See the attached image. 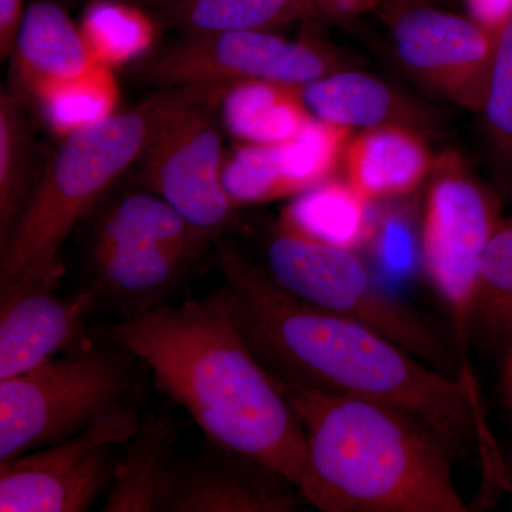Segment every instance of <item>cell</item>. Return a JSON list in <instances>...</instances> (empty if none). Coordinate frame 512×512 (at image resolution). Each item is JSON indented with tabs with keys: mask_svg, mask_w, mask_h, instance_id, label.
I'll use <instances>...</instances> for the list:
<instances>
[{
	"mask_svg": "<svg viewBox=\"0 0 512 512\" xmlns=\"http://www.w3.org/2000/svg\"><path fill=\"white\" fill-rule=\"evenodd\" d=\"M217 261L235 325L276 379L397 407L454 451L471 439L484 443L466 375L454 379L375 329L295 298L232 245H221Z\"/></svg>",
	"mask_w": 512,
	"mask_h": 512,
	"instance_id": "6da1fadb",
	"label": "cell"
},
{
	"mask_svg": "<svg viewBox=\"0 0 512 512\" xmlns=\"http://www.w3.org/2000/svg\"><path fill=\"white\" fill-rule=\"evenodd\" d=\"M143 360L158 389L217 446L244 454L291 483L305 500L308 444L298 416L242 338L224 289L157 305L101 329Z\"/></svg>",
	"mask_w": 512,
	"mask_h": 512,
	"instance_id": "7a4b0ae2",
	"label": "cell"
},
{
	"mask_svg": "<svg viewBox=\"0 0 512 512\" xmlns=\"http://www.w3.org/2000/svg\"><path fill=\"white\" fill-rule=\"evenodd\" d=\"M274 380L305 431L308 503L326 512L468 511L451 473L454 450L423 421L375 400Z\"/></svg>",
	"mask_w": 512,
	"mask_h": 512,
	"instance_id": "3957f363",
	"label": "cell"
},
{
	"mask_svg": "<svg viewBox=\"0 0 512 512\" xmlns=\"http://www.w3.org/2000/svg\"><path fill=\"white\" fill-rule=\"evenodd\" d=\"M173 94L174 89H167L136 109L111 113L63 136L36 178L19 220L0 239V298L55 289L63 242L140 161Z\"/></svg>",
	"mask_w": 512,
	"mask_h": 512,
	"instance_id": "277c9868",
	"label": "cell"
},
{
	"mask_svg": "<svg viewBox=\"0 0 512 512\" xmlns=\"http://www.w3.org/2000/svg\"><path fill=\"white\" fill-rule=\"evenodd\" d=\"M269 276L295 298L375 329L434 369L450 373V346L426 318L386 288L355 249L276 229L266 247Z\"/></svg>",
	"mask_w": 512,
	"mask_h": 512,
	"instance_id": "5b68a950",
	"label": "cell"
},
{
	"mask_svg": "<svg viewBox=\"0 0 512 512\" xmlns=\"http://www.w3.org/2000/svg\"><path fill=\"white\" fill-rule=\"evenodd\" d=\"M128 355L116 343L82 342L62 359L0 379V461L70 439L123 404Z\"/></svg>",
	"mask_w": 512,
	"mask_h": 512,
	"instance_id": "8992f818",
	"label": "cell"
},
{
	"mask_svg": "<svg viewBox=\"0 0 512 512\" xmlns=\"http://www.w3.org/2000/svg\"><path fill=\"white\" fill-rule=\"evenodd\" d=\"M500 224L498 195L464 157L453 150L436 156L424 198L421 265L453 316L460 342L470 329L485 251Z\"/></svg>",
	"mask_w": 512,
	"mask_h": 512,
	"instance_id": "52a82bcc",
	"label": "cell"
},
{
	"mask_svg": "<svg viewBox=\"0 0 512 512\" xmlns=\"http://www.w3.org/2000/svg\"><path fill=\"white\" fill-rule=\"evenodd\" d=\"M222 92L174 89L140 158L148 190L212 237L231 224L238 208L224 185V127L211 113Z\"/></svg>",
	"mask_w": 512,
	"mask_h": 512,
	"instance_id": "ba28073f",
	"label": "cell"
},
{
	"mask_svg": "<svg viewBox=\"0 0 512 512\" xmlns=\"http://www.w3.org/2000/svg\"><path fill=\"white\" fill-rule=\"evenodd\" d=\"M342 69V57L311 37L288 42L274 32H224L185 37L144 60L137 74L165 90H224L251 80L302 87Z\"/></svg>",
	"mask_w": 512,
	"mask_h": 512,
	"instance_id": "9c48e42d",
	"label": "cell"
},
{
	"mask_svg": "<svg viewBox=\"0 0 512 512\" xmlns=\"http://www.w3.org/2000/svg\"><path fill=\"white\" fill-rule=\"evenodd\" d=\"M140 416L119 404L70 439L0 461V511L82 512L113 483V448L136 434Z\"/></svg>",
	"mask_w": 512,
	"mask_h": 512,
	"instance_id": "30bf717a",
	"label": "cell"
},
{
	"mask_svg": "<svg viewBox=\"0 0 512 512\" xmlns=\"http://www.w3.org/2000/svg\"><path fill=\"white\" fill-rule=\"evenodd\" d=\"M382 8L404 72L429 92L478 116L487 100L498 36L470 16L426 0H384Z\"/></svg>",
	"mask_w": 512,
	"mask_h": 512,
	"instance_id": "8fae6325",
	"label": "cell"
},
{
	"mask_svg": "<svg viewBox=\"0 0 512 512\" xmlns=\"http://www.w3.org/2000/svg\"><path fill=\"white\" fill-rule=\"evenodd\" d=\"M298 495L291 483L258 461L208 441L195 453L175 456L157 511H298Z\"/></svg>",
	"mask_w": 512,
	"mask_h": 512,
	"instance_id": "7c38bea8",
	"label": "cell"
},
{
	"mask_svg": "<svg viewBox=\"0 0 512 512\" xmlns=\"http://www.w3.org/2000/svg\"><path fill=\"white\" fill-rule=\"evenodd\" d=\"M96 286L76 295L28 289L0 298V379L22 375L76 345L96 302Z\"/></svg>",
	"mask_w": 512,
	"mask_h": 512,
	"instance_id": "4fadbf2b",
	"label": "cell"
},
{
	"mask_svg": "<svg viewBox=\"0 0 512 512\" xmlns=\"http://www.w3.org/2000/svg\"><path fill=\"white\" fill-rule=\"evenodd\" d=\"M436 156L423 131L383 126L350 138L343 174L367 201H396L414 194L429 180Z\"/></svg>",
	"mask_w": 512,
	"mask_h": 512,
	"instance_id": "5bb4252c",
	"label": "cell"
},
{
	"mask_svg": "<svg viewBox=\"0 0 512 512\" xmlns=\"http://www.w3.org/2000/svg\"><path fill=\"white\" fill-rule=\"evenodd\" d=\"M9 59L16 80L26 93L36 94L92 73L100 63L82 29L52 0H40L26 9Z\"/></svg>",
	"mask_w": 512,
	"mask_h": 512,
	"instance_id": "9a60e30c",
	"label": "cell"
},
{
	"mask_svg": "<svg viewBox=\"0 0 512 512\" xmlns=\"http://www.w3.org/2000/svg\"><path fill=\"white\" fill-rule=\"evenodd\" d=\"M313 119L348 130L365 131L383 126H407L423 131L430 114L373 74L342 69L298 87Z\"/></svg>",
	"mask_w": 512,
	"mask_h": 512,
	"instance_id": "2e32d148",
	"label": "cell"
},
{
	"mask_svg": "<svg viewBox=\"0 0 512 512\" xmlns=\"http://www.w3.org/2000/svg\"><path fill=\"white\" fill-rule=\"evenodd\" d=\"M180 427L170 414L144 413L136 434L127 443L126 456L117 463L103 512H153L158 510Z\"/></svg>",
	"mask_w": 512,
	"mask_h": 512,
	"instance_id": "e0dca14e",
	"label": "cell"
},
{
	"mask_svg": "<svg viewBox=\"0 0 512 512\" xmlns=\"http://www.w3.org/2000/svg\"><path fill=\"white\" fill-rule=\"evenodd\" d=\"M200 256L158 244L126 245L94 252L97 291L133 306V313L160 305Z\"/></svg>",
	"mask_w": 512,
	"mask_h": 512,
	"instance_id": "ac0fdd59",
	"label": "cell"
},
{
	"mask_svg": "<svg viewBox=\"0 0 512 512\" xmlns=\"http://www.w3.org/2000/svg\"><path fill=\"white\" fill-rule=\"evenodd\" d=\"M373 221V204L345 177H332L295 195L279 218V228L299 237L359 249L365 247Z\"/></svg>",
	"mask_w": 512,
	"mask_h": 512,
	"instance_id": "d6986e66",
	"label": "cell"
},
{
	"mask_svg": "<svg viewBox=\"0 0 512 512\" xmlns=\"http://www.w3.org/2000/svg\"><path fill=\"white\" fill-rule=\"evenodd\" d=\"M211 238L154 192H134L101 214L94 229L93 254L126 245L158 244L201 256Z\"/></svg>",
	"mask_w": 512,
	"mask_h": 512,
	"instance_id": "ffe728a7",
	"label": "cell"
},
{
	"mask_svg": "<svg viewBox=\"0 0 512 512\" xmlns=\"http://www.w3.org/2000/svg\"><path fill=\"white\" fill-rule=\"evenodd\" d=\"M218 103L222 127L238 143H285L313 119L298 87L265 80L234 84Z\"/></svg>",
	"mask_w": 512,
	"mask_h": 512,
	"instance_id": "44dd1931",
	"label": "cell"
},
{
	"mask_svg": "<svg viewBox=\"0 0 512 512\" xmlns=\"http://www.w3.org/2000/svg\"><path fill=\"white\" fill-rule=\"evenodd\" d=\"M160 15L164 26L184 37L274 32L295 22L328 20L318 0H183Z\"/></svg>",
	"mask_w": 512,
	"mask_h": 512,
	"instance_id": "7402d4cb",
	"label": "cell"
},
{
	"mask_svg": "<svg viewBox=\"0 0 512 512\" xmlns=\"http://www.w3.org/2000/svg\"><path fill=\"white\" fill-rule=\"evenodd\" d=\"M32 140L18 93L0 94V239L19 220L36 180L32 178Z\"/></svg>",
	"mask_w": 512,
	"mask_h": 512,
	"instance_id": "603a6c76",
	"label": "cell"
},
{
	"mask_svg": "<svg viewBox=\"0 0 512 512\" xmlns=\"http://www.w3.org/2000/svg\"><path fill=\"white\" fill-rule=\"evenodd\" d=\"M478 117L495 187L512 195V19L498 35L487 100Z\"/></svg>",
	"mask_w": 512,
	"mask_h": 512,
	"instance_id": "cb8c5ba5",
	"label": "cell"
},
{
	"mask_svg": "<svg viewBox=\"0 0 512 512\" xmlns=\"http://www.w3.org/2000/svg\"><path fill=\"white\" fill-rule=\"evenodd\" d=\"M494 342H512V222H501L485 251L470 328Z\"/></svg>",
	"mask_w": 512,
	"mask_h": 512,
	"instance_id": "d4e9b609",
	"label": "cell"
},
{
	"mask_svg": "<svg viewBox=\"0 0 512 512\" xmlns=\"http://www.w3.org/2000/svg\"><path fill=\"white\" fill-rule=\"evenodd\" d=\"M80 29L100 64L127 62L141 55L154 37L150 19L120 0H93L84 10Z\"/></svg>",
	"mask_w": 512,
	"mask_h": 512,
	"instance_id": "484cf974",
	"label": "cell"
},
{
	"mask_svg": "<svg viewBox=\"0 0 512 512\" xmlns=\"http://www.w3.org/2000/svg\"><path fill=\"white\" fill-rule=\"evenodd\" d=\"M35 99L47 124L66 136L110 116L116 93L109 73L100 64L92 73L49 87L36 94Z\"/></svg>",
	"mask_w": 512,
	"mask_h": 512,
	"instance_id": "4316f807",
	"label": "cell"
},
{
	"mask_svg": "<svg viewBox=\"0 0 512 512\" xmlns=\"http://www.w3.org/2000/svg\"><path fill=\"white\" fill-rule=\"evenodd\" d=\"M224 185L238 207L289 197L278 144L238 143L225 158Z\"/></svg>",
	"mask_w": 512,
	"mask_h": 512,
	"instance_id": "83f0119b",
	"label": "cell"
},
{
	"mask_svg": "<svg viewBox=\"0 0 512 512\" xmlns=\"http://www.w3.org/2000/svg\"><path fill=\"white\" fill-rule=\"evenodd\" d=\"M373 271L380 279L404 281L421 262V237L412 215L404 207L373 210L372 228L366 241Z\"/></svg>",
	"mask_w": 512,
	"mask_h": 512,
	"instance_id": "f1b7e54d",
	"label": "cell"
},
{
	"mask_svg": "<svg viewBox=\"0 0 512 512\" xmlns=\"http://www.w3.org/2000/svg\"><path fill=\"white\" fill-rule=\"evenodd\" d=\"M467 15L494 35L512 19V0H463Z\"/></svg>",
	"mask_w": 512,
	"mask_h": 512,
	"instance_id": "f546056e",
	"label": "cell"
},
{
	"mask_svg": "<svg viewBox=\"0 0 512 512\" xmlns=\"http://www.w3.org/2000/svg\"><path fill=\"white\" fill-rule=\"evenodd\" d=\"M26 9H28L26 0H0V56L2 59H9L12 55Z\"/></svg>",
	"mask_w": 512,
	"mask_h": 512,
	"instance_id": "4dcf8cb0",
	"label": "cell"
},
{
	"mask_svg": "<svg viewBox=\"0 0 512 512\" xmlns=\"http://www.w3.org/2000/svg\"><path fill=\"white\" fill-rule=\"evenodd\" d=\"M383 0H318L328 20H342L365 15L382 6Z\"/></svg>",
	"mask_w": 512,
	"mask_h": 512,
	"instance_id": "1f68e13d",
	"label": "cell"
},
{
	"mask_svg": "<svg viewBox=\"0 0 512 512\" xmlns=\"http://www.w3.org/2000/svg\"><path fill=\"white\" fill-rule=\"evenodd\" d=\"M143 5L150 6V8H156L158 10H165L171 8V6L177 5V3L183 2V0H140Z\"/></svg>",
	"mask_w": 512,
	"mask_h": 512,
	"instance_id": "d6a6232c",
	"label": "cell"
},
{
	"mask_svg": "<svg viewBox=\"0 0 512 512\" xmlns=\"http://www.w3.org/2000/svg\"><path fill=\"white\" fill-rule=\"evenodd\" d=\"M511 386H512V362H511Z\"/></svg>",
	"mask_w": 512,
	"mask_h": 512,
	"instance_id": "836d02e7",
	"label": "cell"
},
{
	"mask_svg": "<svg viewBox=\"0 0 512 512\" xmlns=\"http://www.w3.org/2000/svg\"><path fill=\"white\" fill-rule=\"evenodd\" d=\"M383 2H384V0H383ZM383 2H382V3H383Z\"/></svg>",
	"mask_w": 512,
	"mask_h": 512,
	"instance_id": "e575fe53",
	"label": "cell"
}]
</instances>
